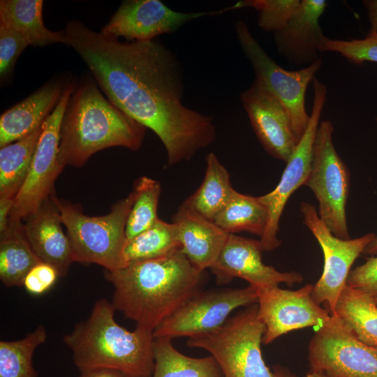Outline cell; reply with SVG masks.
<instances>
[{
    "instance_id": "26",
    "label": "cell",
    "mask_w": 377,
    "mask_h": 377,
    "mask_svg": "<svg viewBox=\"0 0 377 377\" xmlns=\"http://www.w3.org/2000/svg\"><path fill=\"white\" fill-rule=\"evenodd\" d=\"M335 313L361 341L377 347V305L371 295L346 285Z\"/></svg>"
},
{
    "instance_id": "34",
    "label": "cell",
    "mask_w": 377,
    "mask_h": 377,
    "mask_svg": "<svg viewBox=\"0 0 377 377\" xmlns=\"http://www.w3.org/2000/svg\"><path fill=\"white\" fill-rule=\"evenodd\" d=\"M29 45L20 33L0 24V77L3 81L13 71L15 64L22 51Z\"/></svg>"
},
{
    "instance_id": "29",
    "label": "cell",
    "mask_w": 377,
    "mask_h": 377,
    "mask_svg": "<svg viewBox=\"0 0 377 377\" xmlns=\"http://www.w3.org/2000/svg\"><path fill=\"white\" fill-rule=\"evenodd\" d=\"M213 221L228 234L246 231L261 237L267 226V210L258 197L235 190L228 203Z\"/></svg>"
},
{
    "instance_id": "17",
    "label": "cell",
    "mask_w": 377,
    "mask_h": 377,
    "mask_svg": "<svg viewBox=\"0 0 377 377\" xmlns=\"http://www.w3.org/2000/svg\"><path fill=\"white\" fill-rule=\"evenodd\" d=\"M240 101L265 151L287 163L298 141L291 120L281 103L255 82L241 93Z\"/></svg>"
},
{
    "instance_id": "11",
    "label": "cell",
    "mask_w": 377,
    "mask_h": 377,
    "mask_svg": "<svg viewBox=\"0 0 377 377\" xmlns=\"http://www.w3.org/2000/svg\"><path fill=\"white\" fill-rule=\"evenodd\" d=\"M300 211L303 223L317 239L324 256L323 273L313 285L311 297L318 304L324 303L330 314L335 316L337 304L346 286L350 268L374 238L375 233L369 232L355 239H340L320 219L314 205L302 202Z\"/></svg>"
},
{
    "instance_id": "21",
    "label": "cell",
    "mask_w": 377,
    "mask_h": 377,
    "mask_svg": "<svg viewBox=\"0 0 377 377\" xmlns=\"http://www.w3.org/2000/svg\"><path fill=\"white\" fill-rule=\"evenodd\" d=\"M68 82L48 81L0 117V147L22 139L41 127L59 102Z\"/></svg>"
},
{
    "instance_id": "19",
    "label": "cell",
    "mask_w": 377,
    "mask_h": 377,
    "mask_svg": "<svg viewBox=\"0 0 377 377\" xmlns=\"http://www.w3.org/2000/svg\"><path fill=\"white\" fill-rule=\"evenodd\" d=\"M325 0H302L288 23L274 34L278 52L288 62L308 66L320 59L324 38L319 19L327 7Z\"/></svg>"
},
{
    "instance_id": "5",
    "label": "cell",
    "mask_w": 377,
    "mask_h": 377,
    "mask_svg": "<svg viewBox=\"0 0 377 377\" xmlns=\"http://www.w3.org/2000/svg\"><path fill=\"white\" fill-rule=\"evenodd\" d=\"M265 331L256 303L230 316L221 327L188 338L186 344L209 353L223 377H295L288 369L272 371L266 365L261 352Z\"/></svg>"
},
{
    "instance_id": "23",
    "label": "cell",
    "mask_w": 377,
    "mask_h": 377,
    "mask_svg": "<svg viewBox=\"0 0 377 377\" xmlns=\"http://www.w3.org/2000/svg\"><path fill=\"white\" fill-rule=\"evenodd\" d=\"M40 260L29 244L23 223L9 221L0 232V279L6 287L23 286L29 272Z\"/></svg>"
},
{
    "instance_id": "37",
    "label": "cell",
    "mask_w": 377,
    "mask_h": 377,
    "mask_svg": "<svg viewBox=\"0 0 377 377\" xmlns=\"http://www.w3.org/2000/svg\"><path fill=\"white\" fill-rule=\"evenodd\" d=\"M13 206V199L0 198V232L8 226Z\"/></svg>"
},
{
    "instance_id": "31",
    "label": "cell",
    "mask_w": 377,
    "mask_h": 377,
    "mask_svg": "<svg viewBox=\"0 0 377 377\" xmlns=\"http://www.w3.org/2000/svg\"><path fill=\"white\" fill-rule=\"evenodd\" d=\"M133 189L136 195L126 222V239L144 232L158 219L157 207L161 191L160 182L142 176L135 182Z\"/></svg>"
},
{
    "instance_id": "9",
    "label": "cell",
    "mask_w": 377,
    "mask_h": 377,
    "mask_svg": "<svg viewBox=\"0 0 377 377\" xmlns=\"http://www.w3.org/2000/svg\"><path fill=\"white\" fill-rule=\"evenodd\" d=\"M309 360L311 372L323 377H377V347L361 341L337 316L313 336Z\"/></svg>"
},
{
    "instance_id": "20",
    "label": "cell",
    "mask_w": 377,
    "mask_h": 377,
    "mask_svg": "<svg viewBox=\"0 0 377 377\" xmlns=\"http://www.w3.org/2000/svg\"><path fill=\"white\" fill-rule=\"evenodd\" d=\"M182 252L199 271L216 262L229 234L183 202L172 217Z\"/></svg>"
},
{
    "instance_id": "15",
    "label": "cell",
    "mask_w": 377,
    "mask_h": 377,
    "mask_svg": "<svg viewBox=\"0 0 377 377\" xmlns=\"http://www.w3.org/2000/svg\"><path fill=\"white\" fill-rule=\"evenodd\" d=\"M231 10L230 6L211 12L182 13L159 0H126L101 32L115 38L123 37L128 42L151 40L159 35L172 33L193 20Z\"/></svg>"
},
{
    "instance_id": "36",
    "label": "cell",
    "mask_w": 377,
    "mask_h": 377,
    "mask_svg": "<svg viewBox=\"0 0 377 377\" xmlns=\"http://www.w3.org/2000/svg\"><path fill=\"white\" fill-rule=\"evenodd\" d=\"M59 276L54 267L45 263L40 262L27 274L23 286L30 294L40 295L50 290Z\"/></svg>"
},
{
    "instance_id": "43",
    "label": "cell",
    "mask_w": 377,
    "mask_h": 377,
    "mask_svg": "<svg viewBox=\"0 0 377 377\" xmlns=\"http://www.w3.org/2000/svg\"><path fill=\"white\" fill-rule=\"evenodd\" d=\"M376 124H377V117H376Z\"/></svg>"
},
{
    "instance_id": "28",
    "label": "cell",
    "mask_w": 377,
    "mask_h": 377,
    "mask_svg": "<svg viewBox=\"0 0 377 377\" xmlns=\"http://www.w3.org/2000/svg\"><path fill=\"white\" fill-rule=\"evenodd\" d=\"M182 250L175 224L158 219L148 229L126 239L123 250L125 265L166 256Z\"/></svg>"
},
{
    "instance_id": "38",
    "label": "cell",
    "mask_w": 377,
    "mask_h": 377,
    "mask_svg": "<svg viewBox=\"0 0 377 377\" xmlns=\"http://www.w3.org/2000/svg\"><path fill=\"white\" fill-rule=\"evenodd\" d=\"M79 377H131L121 371L111 369H96L80 371Z\"/></svg>"
},
{
    "instance_id": "12",
    "label": "cell",
    "mask_w": 377,
    "mask_h": 377,
    "mask_svg": "<svg viewBox=\"0 0 377 377\" xmlns=\"http://www.w3.org/2000/svg\"><path fill=\"white\" fill-rule=\"evenodd\" d=\"M258 302L256 288H224L198 291L153 332L154 338H188L211 332L221 325L240 306Z\"/></svg>"
},
{
    "instance_id": "35",
    "label": "cell",
    "mask_w": 377,
    "mask_h": 377,
    "mask_svg": "<svg viewBox=\"0 0 377 377\" xmlns=\"http://www.w3.org/2000/svg\"><path fill=\"white\" fill-rule=\"evenodd\" d=\"M346 285L368 293H377V256L368 258L366 262L350 270Z\"/></svg>"
},
{
    "instance_id": "27",
    "label": "cell",
    "mask_w": 377,
    "mask_h": 377,
    "mask_svg": "<svg viewBox=\"0 0 377 377\" xmlns=\"http://www.w3.org/2000/svg\"><path fill=\"white\" fill-rule=\"evenodd\" d=\"M41 127L0 149V198L14 199L29 172Z\"/></svg>"
},
{
    "instance_id": "41",
    "label": "cell",
    "mask_w": 377,
    "mask_h": 377,
    "mask_svg": "<svg viewBox=\"0 0 377 377\" xmlns=\"http://www.w3.org/2000/svg\"><path fill=\"white\" fill-rule=\"evenodd\" d=\"M306 377H323V376L318 374H316V373H313V372H310L307 376Z\"/></svg>"
},
{
    "instance_id": "3",
    "label": "cell",
    "mask_w": 377,
    "mask_h": 377,
    "mask_svg": "<svg viewBox=\"0 0 377 377\" xmlns=\"http://www.w3.org/2000/svg\"><path fill=\"white\" fill-rule=\"evenodd\" d=\"M146 129L108 100L93 77L84 75L63 117L59 165L62 170L66 165L82 167L97 151L112 147L138 150Z\"/></svg>"
},
{
    "instance_id": "10",
    "label": "cell",
    "mask_w": 377,
    "mask_h": 377,
    "mask_svg": "<svg viewBox=\"0 0 377 377\" xmlns=\"http://www.w3.org/2000/svg\"><path fill=\"white\" fill-rule=\"evenodd\" d=\"M74 89L68 82L57 105L41 126L29 172L13 199L10 221H23L54 193V182L62 172L59 163L61 127Z\"/></svg>"
},
{
    "instance_id": "8",
    "label": "cell",
    "mask_w": 377,
    "mask_h": 377,
    "mask_svg": "<svg viewBox=\"0 0 377 377\" xmlns=\"http://www.w3.org/2000/svg\"><path fill=\"white\" fill-rule=\"evenodd\" d=\"M333 130L330 120L319 123L304 186L313 192L319 204L318 214L332 233L338 238L348 239L350 236L346 209L350 174L333 144Z\"/></svg>"
},
{
    "instance_id": "14",
    "label": "cell",
    "mask_w": 377,
    "mask_h": 377,
    "mask_svg": "<svg viewBox=\"0 0 377 377\" xmlns=\"http://www.w3.org/2000/svg\"><path fill=\"white\" fill-rule=\"evenodd\" d=\"M313 285L290 290L273 286L256 289L258 317L265 327L264 344L288 332L306 327H321L330 318L328 310L312 298Z\"/></svg>"
},
{
    "instance_id": "30",
    "label": "cell",
    "mask_w": 377,
    "mask_h": 377,
    "mask_svg": "<svg viewBox=\"0 0 377 377\" xmlns=\"http://www.w3.org/2000/svg\"><path fill=\"white\" fill-rule=\"evenodd\" d=\"M45 327L39 325L22 339L0 341V377H37L32 359L35 350L47 340Z\"/></svg>"
},
{
    "instance_id": "33",
    "label": "cell",
    "mask_w": 377,
    "mask_h": 377,
    "mask_svg": "<svg viewBox=\"0 0 377 377\" xmlns=\"http://www.w3.org/2000/svg\"><path fill=\"white\" fill-rule=\"evenodd\" d=\"M320 53L333 52L340 54L350 63L362 65L364 62L377 63V32L369 31L364 38L350 40L323 38Z\"/></svg>"
},
{
    "instance_id": "22",
    "label": "cell",
    "mask_w": 377,
    "mask_h": 377,
    "mask_svg": "<svg viewBox=\"0 0 377 377\" xmlns=\"http://www.w3.org/2000/svg\"><path fill=\"white\" fill-rule=\"evenodd\" d=\"M43 1H0V24L22 34L34 47L54 43L67 45L64 30L53 31L45 27L43 20Z\"/></svg>"
},
{
    "instance_id": "18",
    "label": "cell",
    "mask_w": 377,
    "mask_h": 377,
    "mask_svg": "<svg viewBox=\"0 0 377 377\" xmlns=\"http://www.w3.org/2000/svg\"><path fill=\"white\" fill-rule=\"evenodd\" d=\"M24 221L25 236L41 262L56 269L59 276H65L75 258L62 219L54 200V195L45 199L38 208Z\"/></svg>"
},
{
    "instance_id": "2",
    "label": "cell",
    "mask_w": 377,
    "mask_h": 377,
    "mask_svg": "<svg viewBox=\"0 0 377 377\" xmlns=\"http://www.w3.org/2000/svg\"><path fill=\"white\" fill-rule=\"evenodd\" d=\"M203 273L180 251L105 272L114 288L112 304L137 327L154 332L200 290Z\"/></svg>"
},
{
    "instance_id": "7",
    "label": "cell",
    "mask_w": 377,
    "mask_h": 377,
    "mask_svg": "<svg viewBox=\"0 0 377 377\" xmlns=\"http://www.w3.org/2000/svg\"><path fill=\"white\" fill-rule=\"evenodd\" d=\"M235 31L240 47L255 73L254 82L269 91L283 105L299 142L310 118L305 107L306 89L320 70L322 59L297 71L286 70L264 50L244 22L239 20L236 22Z\"/></svg>"
},
{
    "instance_id": "32",
    "label": "cell",
    "mask_w": 377,
    "mask_h": 377,
    "mask_svg": "<svg viewBox=\"0 0 377 377\" xmlns=\"http://www.w3.org/2000/svg\"><path fill=\"white\" fill-rule=\"evenodd\" d=\"M300 0H242L233 9L253 8L258 12V25L263 31L273 34L288 23L298 8Z\"/></svg>"
},
{
    "instance_id": "25",
    "label": "cell",
    "mask_w": 377,
    "mask_h": 377,
    "mask_svg": "<svg viewBox=\"0 0 377 377\" xmlns=\"http://www.w3.org/2000/svg\"><path fill=\"white\" fill-rule=\"evenodd\" d=\"M206 165L202 184L184 202L213 221L228 203L235 189L231 186L228 170L213 152L207 155Z\"/></svg>"
},
{
    "instance_id": "1",
    "label": "cell",
    "mask_w": 377,
    "mask_h": 377,
    "mask_svg": "<svg viewBox=\"0 0 377 377\" xmlns=\"http://www.w3.org/2000/svg\"><path fill=\"white\" fill-rule=\"evenodd\" d=\"M64 31L67 45L80 55L108 100L156 134L169 165L189 161L215 140L212 117L184 104L180 63L162 43L121 42L78 20Z\"/></svg>"
},
{
    "instance_id": "42",
    "label": "cell",
    "mask_w": 377,
    "mask_h": 377,
    "mask_svg": "<svg viewBox=\"0 0 377 377\" xmlns=\"http://www.w3.org/2000/svg\"><path fill=\"white\" fill-rule=\"evenodd\" d=\"M371 296L373 297V298H374V302H375V303H376V305H377V293H376V294H374V295H371Z\"/></svg>"
},
{
    "instance_id": "39",
    "label": "cell",
    "mask_w": 377,
    "mask_h": 377,
    "mask_svg": "<svg viewBox=\"0 0 377 377\" xmlns=\"http://www.w3.org/2000/svg\"><path fill=\"white\" fill-rule=\"evenodd\" d=\"M362 3L367 10L371 27L369 31L377 32V0H364Z\"/></svg>"
},
{
    "instance_id": "40",
    "label": "cell",
    "mask_w": 377,
    "mask_h": 377,
    "mask_svg": "<svg viewBox=\"0 0 377 377\" xmlns=\"http://www.w3.org/2000/svg\"><path fill=\"white\" fill-rule=\"evenodd\" d=\"M362 254L370 257L377 256V234H375L374 238L365 247Z\"/></svg>"
},
{
    "instance_id": "4",
    "label": "cell",
    "mask_w": 377,
    "mask_h": 377,
    "mask_svg": "<svg viewBox=\"0 0 377 377\" xmlns=\"http://www.w3.org/2000/svg\"><path fill=\"white\" fill-rule=\"evenodd\" d=\"M112 302L97 300L89 317L77 323L63 341L80 371L111 369L131 377H151L154 369L153 332L133 331L114 319Z\"/></svg>"
},
{
    "instance_id": "16",
    "label": "cell",
    "mask_w": 377,
    "mask_h": 377,
    "mask_svg": "<svg viewBox=\"0 0 377 377\" xmlns=\"http://www.w3.org/2000/svg\"><path fill=\"white\" fill-rule=\"evenodd\" d=\"M260 240L229 234L215 264L210 268L219 283H228L234 278L246 280L256 289L288 286L301 283L303 276L296 272H281L262 260Z\"/></svg>"
},
{
    "instance_id": "6",
    "label": "cell",
    "mask_w": 377,
    "mask_h": 377,
    "mask_svg": "<svg viewBox=\"0 0 377 377\" xmlns=\"http://www.w3.org/2000/svg\"><path fill=\"white\" fill-rule=\"evenodd\" d=\"M135 195L133 189L114 204L110 213L100 216L86 215L81 206L54 195L75 262L97 264L107 271L126 266V226Z\"/></svg>"
},
{
    "instance_id": "24",
    "label": "cell",
    "mask_w": 377,
    "mask_h": 377,
    "mask_svg": "<svg viewBox=\"0 0 377 377\" xmlns=\"http://www.w3.org/2000/svg\"><path fill=\"white\" fill-rule=\"evenodd\" d=\"M154 369L152 377H223L212 356L194 358L179 352L172 339L154 338Z\"/></svg>"
},
{
    "instance_id": "13",
    "label": "cell",
    "mask_w": 377,
    "mask_h": 377,
    "mask_svg": "<svg viewBox=\"0 0 377 377\" xmlns=\"http://www.w3.org/2000/svg\"><path fill=\"white\" fill-rule=\"evenodd\" d=\"M313 82V103L307 128L286 163L278 185L258 197L267 210V226L260 239L263 251H270L280 246L277 233L282 212L291 195L304 185L309 173L313 145L327 91L326 85L317 78Z\"/></svg>"
}]
</instances>
